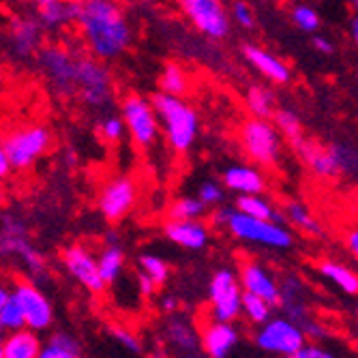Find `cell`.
<instances>
[{
	"instance_id": "obj_22",
	"label": "cell",
	"mask_w": 358,
	"mask_h": 358,
	"mask_svg": "<svg viewBox=\"0 0 358 358\" xmlns=\"http://www.w3.org/2000/svg\"><path fill=\"white\" fill-rule=\"evenodd\" d=\"M124 264H127L124 249L120 247L116 236H110L108 245L99 251V255H96V266H99V275H101L106 287L114 285L122 277Z\"/></svg>"
},
{
	"instance_id": "obj_51",
	"label": "cell",
	"mask_w": 358,
	"mask_h": 358,
	"mask_svg": "<svg viewBox=\"0 0 358 358\" xmlns=\"http://www.w3.org/2000/svg\"><path fill=\"white\" fill-rule=\"evenodd\" d=\"M5 202H7V187L3 180H0V206H3Z\"/></svg>"
},
{
	"instance_id": "obj_52",
	"label": "cell",
	"mask_w": 358,
	"mask_h": 358,
	"mask_svg": "<svg viewBox=\"0 0 358 358\" xmlns=\"http://www.w3.org/2000/svg\"><path fill=\"white\" fill-rule=\"evenodd\" d=\"M182 358H208V356H204V354H198V352H189V354H185Z\"/></svg>"
},
{
	"instance_id": "obj_16",
	"label": "cell",
	"mask_w": 358,
	"mask_h": 358,
	"mask_svg": "<svg viewBox=\"0 0 358 358\" xmlns=\"http://www.w3.org/2000/svg\"><path fill=\"white\" fill-rule=\"evenodd\" d=\"M7 41L17 58H32L43 45V28L37 17L15 15L7 26Z\"/></svg>"
},
{
	"instance_id": "obj_39",
	"label": "cell",
	"mask_w": 358,
	"mask_h": 358,
	"mask_svg": "<svg viewBox=\"0 0 358 358\" xmlns=\"http://www.w3.org/2000/svg\"><path fill=\"white\" fill-rule=\"evenodd\" d=\"M230 22H234L236 26L245 28V30H251L255 26V13L253 9L245 3V0H234L230 5Z\"/></svg>"
},
{
	"instance_id": "obj_32",
	"label": "cell",
	"mask_w": 358,
	"mask_h": 358,
	"mask_svg": "<svg viewBox=\"0 0 358 358\" xmlns=\"http://www.w3.org/2000/svg\"><path fill=\"white\" fill-rule=\"evenodd\" d=\"M208 208L195 195H180L168 206V219H204Z\"/></svg>"
},
{
	"instance_id": "obj_30",
	"label": "cell",
	"mask_w": 358,
	"mask_h": 358,
	"mask_svg": "<svg viewBox=\"0 0 358 358\" xmlns=\"http://www.w3.org/2000/svg\"><path fill=\"white\" fill-rule=\"evenodd\" d=\"M245 106L255 118H271L277 108V101H275V94L268 88L253 84L245 92Z\"/></svg>"
},
{
	"instance_id": "obj_10",
	"label": "cell",
	"mask_w": 358,
	"mask_h": 358,
	"mask_svg": "<svg viewBox=\"0 0 358 358\" xmlns=\"http://www.w3.org/2000/svg\"><path fill=\"white\" fill-rule=\"evenodd\" d=\"M138 195L140 187L136 178H131L129 174H120L110 178L101 187L99 198H96V208H99L101 217L108 223H120L134 213L138 204Z\"/></svg>"
},
{
	"instance_id": "obj_43",
	"label": "cell",
	"mask_w": 358,
	"mask_h": 358,
	"mask_svg": "<svg viewBox=\"0 0 358 358\" xmlns=\"http://www.w3.org/2000/svg\"><path fill=\"white\" fill-rule=\"evenodd\" d=\"M136 281H138V289H140V294H142V296H146V299H148V296H152L155 292L159 289V287H157V285L152 283V279H150V277H148L146 273H142V271L138 273Z\"/></svg>"
},
{
	"instance_id": "obj_15",
	"label": "cell",
	"mask_w": 358,
	"mask_h": 358,
	"mask_svg": "<svg viewBox=\"0 0 358 358\" xmlns=\"http://www.w3.org/2000/svg\"><path fill=\"white\" fill-rule=\"evenodd\" d=\"M236 277L243 292H251V294L264 299L273 309L279 307V283L262 262H257L255 257H241Z\"/></svg>"
},
{
	"instance_id": "obj_11",
	"label": "cell",
	"mask_w": 358,
	"mask_h": 358,
	"mask_svg": "<svg viewBox=\"0 0 358 358\" xmlns=\"http://www.w3.org/2000/svg\"><path fill=\"white\" fill-rule=\"evenodd\" d=\"M307 343L303 329L289 317H268L264 324H259V331L255 333V345L264 352L292 356L301 345Z\"/></svg>"
},
{
	"instance_id": "obj_36",
	"label": "cell",
	"mask_w": 358,
	"mask_h": 358,
	"mask_svg": "<svg viewBox=\"0 0 358 358\" xmlns=\"http://www.w3.org/2000/svg\"><path fill=\"white\" fill-rule=\"evenodd\" d=\"M195 198H198L206 208H217V206H221L223 200H225V187H223L219 180L208 178V180L200 182L198 193H195Z\"/></svg>"
},
{
	"instance_id": "obj_25",
	"label": "cell",
	"mask_w": 358,
	"mask_h": 358,
	"mask_svg": "<svg viewBox=\"0 0 358 358\" xmlns=\"http://www.w3.org/2000/svg\"><path fill=\"white\" fill-rule=\"evenodd\" d=\"M166 335H168L170 345H174L182 354L195 352V350H198V345H200L198 329H195L193 324L187 317H182V315H172L168 320Z\"/></svg>"
},
{
	"instance_id": "obj_27",
	"label": "cell",
	"mask_w": 358,
	"mask_h": 358,
	"mask_svg": "<svg viewBox=\"0 0 358 358\" xmlns=\"http://www.w3.org/2000/svg\"><path fill=\"white\" fill-rule=\"evenodd\" d=\"M37 20L43 30H60L71 24V0H43L35 5Z\"/></svg>"
},
{
	"instance_id": "obj_23",
	"label": "cell",
	"mask_w": 358,
	"mask_h": 358,
	"mask_svg": "<svg viewBox=\"0 0 358 358\" xmlns=\"http://www.w3.org/2000/svg\"><path fill=\"white\" fill-rule=\"evenodd\" d=\"M43 348L39 333L20 329L3 337V358H37Z\"/></svg>"
},
{
	"instance_id": "obj_37",
	"label": "cell",
	"mask_w": 358,
	"mask_h": 358,
	"mask_svg": "<svg viewBox=\"0 0 358 358\" xmlns=\"http://www.w3.org/2000/svg\"><path fill=\"white\" fill-rule=\"evenodd\" d=\"M124 122L118 114H103L99 120V136L108 144H118L124 138Z\"/></svg>"
},
{
	"instance_id": "obj_33",
	"label": "cell",
	"mask_w": 358,
	"mask_h": 358,
	"mask_svg": "<svg viewBox=\"0 0 358 358\" xmlns=\"http://www.w3.org/2000/svg\"><path fill=\"white\" fill-rule=\"evenodd\" d=\"M241 313H245V317L251 322V324H264L271 315H273V307L251 292H243L241 296Z\"/></svg>"
},
{
	"instance_id": "obj_1",
	"label": "cell",
	"mask_w": 358,
	"mask_h": 358,
	"mask_svg": "<svg viewBox=\"0 0 358 358\" xmlns=\"http://www.w3.org/2000/svg\"><path fill=\"white\" fill-rule=\"evenodd\" d=\"M71 22L90 56L118 60L134 43V26L116 0H71Z\"/></svg>"
},
{
	"instance_id": "obj_24",
	"label": "cell",
	"mask_w": 358,
	"mask_h": 358,
	"mask_svg": "<svg viewBox=\"0 0 358 358\" xmlns=\"http://www.w3.org/2000/svg\"><path fill=\"white\" fill-rule=\"evenodd\" d=\"M283 219H285V225H294L299 232L307 234V236H313V238H320L324 234V227L322 223L317 221V217L307 208V204L299 202V200H289L283 204Z\"/></svg>"
},
{
	"instance_id": "obj_42",
	"label": "cell",
	"mask_w": 358,
	"mask_h": 358,
	"mask_svg": "<svg viewBox=\"0 0 358 358\" xmlns=\"http://www.w3.org/2000/svg\"><path fill=\"white\" fill-rule=\"evenodd\" d=\"M287 358H337V356L333 352H327V350L320 348V345L305 343V345H301L294 354L287 356Z\"/></svg>"
},
{
	"instance_id": "obj_6",
	"label": "cell",
	"mask_w": 358,
	"mask_h": 358,
	"mask_svg": "<svg viewBox=\"0 0 358 358\" xmlns=\"http://www.w3.org/2000/svg\"><path fill=\"white\" fill-rule=\"evenodd\" d=\"M0 142H3L11 170H30L52 148L54 136L48 124L32 122L11 129Z\"/></svg>"
},
{
	"instance_id": "obj_26",
	"label": "cell",
	"mask_w": 358,
	"mask_h": 358,
	"mask_svg": "<svg viewBox=\"0 0 358 358\" xmlns=\"http://www.w3.org/2000/svg\"><path fill=\"white\" fill-rule=\"evenodd\" d=\"M236 210L255 217V219H264V221H273V223H285L283 213L277 210V206L264 198V193H249V195H238L236 198Z\"/></svg>"
},
{
	"instance_id": "obj_38",
	"label": "cell",
	"mask_w": 358,
	"mask_h": 358,
	"mask_svg": "<svg viewBox=\"0 0 358 358\" xmlns=\"http://www.w3.org/2000/svg\"><path fill=\"white\" fill-rule=\"evenodd\" d=\"M292 24H294L299 30H303V32H317V28H320V15H317V11L313 9V7H309V5H296L294 9H292Z\"/></svg>"
},
{
	"instance_id": "obj_47",
	"label": "cell",
	"mask_w": 358,
	"mask_h": 358,
	"mask_svg": "<svg viewBox=\"0 0 358 358\" xmlns=\"http://www.w3.org/2000/svg\"><path fill=\"white\" fill-rule=\"evenodd\" d=\"M345 249L350 251L352 257H358V232L356 230H350L348 236H345Z\"/></svg>"
},
{
	"instance_id": "obj_9",
	"label": "cell",
	"mask_w": 358,
	"mask_h": 358,
	"mask_svg": "<svg viewBox=\"0 0 358 358\" xmlns=\"http://www.w3.org/2000/svg\"><path fill=\"white\" fill-rule=\"evenodd\" d=\"M243 287L232 268H219L208 283V313L217 322H236L241 313Z\"/></svg>"
},
{
	"instance_id": "obj_41",
	"label": "cell",
	"mask_w": 358,
	"mask_h": 358,
	"mask_svg": "<svg viewBox=\"0 0 358 358\" xmlns=\"http://www.w3.org/2000/svg\"><path fill=\"white\" fill-rule=\"evenodd\" d=\"M112 335H114V337H116V341H118L120 345H124L129 352H134V354H142L144 345L140 343V339H138L136 335H131V333L124 331V329H120V327H114V329H112Z\"/></svg>"
},
{
	"instance_id": "obj_17",
	"label": "cell",
	"mask_w": 358,
	"mask_h": 358,
	"mask_svg": "<svg viewBox=\"0 0 358 358\" xmlns=\"http://www.w3.org/2000/svg\"><path fill=\"white\" fill-rule=\"evenodd\" d=\"M164 234L170 243L187 251H202L210 243V230L202 219H168Z\"/></svg>"
},
{
	"instance_id": "obj_34",
	"label": "cell",
	"mask_w": 358,
	"mask_h": 358,
	"mask_svg": "<svg viewBox=\"0 0 358 358\" xmlns=\"http://www.w3.org/2000/svg\"><path fill=\"white\" fill-rule=\"evenodd\" d=\"M138 264H140V271L146 273L157 287H164L168 283V279H170V266H168V262H166L164 257H159L155 253H142L138 257Z\"/></svg>"
},
{
	"instance_id": "obj_8",
	"label": "cell",
	"mask_w": 358,
	"mask_h": 358,
	"mask_svg": "<svg viewBox=\"0 0 358 358\" xmlns=\"http://www.w3.org/2000/svg\"><path fill=\"white\" fill-rule=\"evenodd\" d=\"M37 56V67L60 96L76 94V54L60 45H41Z\"/></svg>"
},
{
	"instance_id": "obj_2",
	"label": "cell",
	"mask_w": 358,
	"mask_h": 358,
	"mask_svg": "<svg viewBox=\"0 0 358 358\" xmlns=\"http://www.w3.org/2000/svg\"><path fill=\"white\" fill-rule=\"evenodd\" d=\"M148 99L155 108L159 129L164 134L168 146L176 155L189 152L200 134V116L195 112V108L187 103L182 96H174L166 92H155Z\"/></svg>"
},
{
	"instance_id": "obj_29",
	"label": "cell",
	"mask_w": 358,
	"mask_h": 358,
	"mask_svg": "<svg viewBox=\"0 0 358 358\" xmlns=\"http://www.w3.org/2000/svg\"><path fill=\"white\" fill-rule=\"evenodd\" d=\"M271 122L275 124L279 136L283 140H287L292 146H296L305 138L301 116L294 110H289V108H275V112L271 116Z\"/></svg>"
},
{
	"instance_id": "obj_54",
	"label": "cell",
	"mask_w": 358,
	"mask_h": 358,
	"mask_svg": "<svg viewBox=\"0 0 358 358\" xmlns=\"http://www.w3.org/2000/svg\"><path fill=\"white\" fill-rule=\"evenodd\" d=\"M0 358H3V331H0Z\"/></svg>"
},
{
	"instance_id": "obj_18",
	"label": "cell",
	"mask_w": 358,
	"mask_h": 358,
	"mask_svg": "<svg viewBox=\"0 0 358 358\" xmlns=\"http://www.w3.org/2000/svg\"><path fill=\"white\" fill-rule=\"evenodd\" d=\"M198 335L202 352L208 358H227V354L238 345V331L234 322H217L210 317Z\"/></svg>"
},
{
	"instance_id": "obj_40",
	"label": "cell",
	"mask_w": 358,
	"mask_h": 358,
	"mask_svg": "<svg viewBox=\"0 0 358 358\" xmlns=\"http://www.w3.org/2000/svg\"><path fill=\"white\" fill-rule=\"evenodd\" d=\"M48 345H52V348H56L60 352H67V354H73V356L82 358V343L73 335H69V333H52Z\"/></svg>"
},
{
	"instance_id": "obj_28",
	"label": "cell",
	"mask_w": 358,
	"mask_h": 358,
	"mask_svg": "<svg viewBox=\"0 0 358 358\" xmlns=\"http://www.w3.org/2000/svg\"><path fill=\"white\" fill-rule=\"evenodd\" d=\"M317 271L322 277H327L341 292H345L348 296L358 294V277L352 268H348L339 262H333V259H322V262L317 264Z\"/></svg>"
},
{
	"instance_id": "obj_13",
	"label": "cell",
	"mask_w": 358,
	"mask_h": 358,
	"mask_svg": "<svg viewBox=\"0 0 358 358\" xmlns=\"http://www.w3.org/2000/svg\"><path fill=\"white\" fill-rule=\"evenodd\" d=\"M11 294L22 307L26 329L43 333L54 324V307L50 299L41 292V287L30 283L28 279H15L11 283Z\"/></svg>"
},
{
	"instance_id": "obj_49",
	"label": "cell",
	"mask_w": 358,
	"mask_h": 358,
	"mask_svg": "<svg viewBox=\"0 0 358 358\" xmlns=\"http://www.w3.org/2000/svg\"><path fill=\"white\" fill-rule=\"evenodd\" d=\"M9 296H11V287L0 281V311H3V307H5V303H7Z\"/></svg>"
},
{
	"instance_id": "obj_3",
	"label": "cell",
	"mask_w": 358,
	"mask_h": 358,
	"mask_svg": "<svg viewBox=\"0 0 358 358\" xmlns=\"http://www.w3.org/2000/svg\"><path fill=\"white\" fill-rule=\"evenodd\" d=\"M210 221L217 227H225L236 241H243V243L279 249V251L294 247V234H292L289 227H285V223L255 219L236 208H225V206L215 208L210 215Z\"/></svg>"
},
{
	"instance_id": "obj_53",
	"label": "cell",
	"mask_w": 358,
	"mask_h": 358,
	"mask_svg": "<svg viewBox=\"0 0 358 358\" xmlns=\"http://www.w3.org/2000/svg\"><path fill=\"white\" fill-rule=\"evenodd\" d=\"M3 257H7V253H5V245H3V236H0V259Z\"/></svg>"
},
{
	"instance_id": "obj_7",
	"label": "cell",
	"mask_w": 358,
	"mask_h": 358,
	"mask_svg": "<svg viewBox=\"0 0 358 358\" xmlns=\"http://www.w3.org/2000/svg\"><path fill=\"white\" fill-rule=\"evenodd\" d=\"M124 131L140 150H148L159 140V120L148 96L138 92H127L120 99V114Z\"/></svg>"
},
{
	"instance_id": "obj_20",
	"label": "cell",
	"mask_w": 358,
	"mask_h": 358,
	"mask_svg": "<svg viewBox=\"0 0 358 358\" xmlns=\"http://www.w3.org/2000/svg\"><path fill=\"white\" fill-rule=\"evenodd\" d=\"M221 185L225 191H234L236 195L264 193L268 187L264 170L253 164H236L225 168L221 174Z\"/></svg>"
},
{
	"instance_id": "obj_14",
	"label": "cell",
	"mask_w": 358,
	"mask_h": 358,
	"mask_svg": "<svg viewBox=\"0 0 358 358\" xmlns=\"http://www.w3.org/2000/svg\"><path fill=\"white\" fill-rule=\"evenodd\" d=\"M60 262L64 271L69 273L73 281H78L86 292H90L92 296H101L106 294V283L99 275V266H96V255L84 247V245H69L64 247L60 253Z\"/></svg>"
},
{
	"instance_id": "obj_55",
	"label": "cell",
	"mask_w": 358,
	"mask_h": 358,
	"mask_svg": "<svg viewBox=\"0 0 358 358\" xmlns=\"http://www.w3.org/2000/svg\"><path fill=\"white\" fill-rule=\"evenodd\" d=\"M352 5H358V0H352Z\"/></svg>"
},
{
	"instance_id": "obj_45",
	"label": "cell",
	"mask_w": 358,
	"mask_h": 358,
	"mask_svg": "<svg viewBox=\"0 0 358 358\" xmlns=\"http://www.w3.org/2000/svg\"><path fill=\"white\" fill-rule=\"evenodd\" d=\"M37 358H78V356L67 354V352H60V350H56V348H52V345H43Z\"/></svg>"
},
{
	"instance_id": "obj_35",
	"label": "cell",
	"mask_w": 358,
	"mask_h": 358,
	"mask_svg": "<svg viewBox=\"0 0 358 358\" xmlns=\"http://www.w3.org/2000/svg\"><path fill=\"white\" fill-rule=\"evenodd\" d=\"M20 329H26V320H24V313H22L20 303L11 294L7 299L3 311H0V331L13 333V331H20Z\"/></svg>"
},
{
	"instance_id": "obj_48",
	"label": "cell",
	"mask_w": 358,
	"mask_h": 358,
	"mask_svg": "<svg viewBox=\"0 0 358 358\" xmlns=\"http://www.w3.org/2000/svg\"><path fill=\"white\" fill-rule=\"evenodd\" d=\"M161 309H164L166 313H174L178 309L176 296H164V299H161Z\"/></svg>"
},
{
	"instance_id": "obj_21",
	"label": "cell",
	"mask_w": 358,
	"mask_h": 358,
	"mask_svg": "<svg viewBox=\"0 0 358 358\" xmlns=\"http://www.w3.org/2000/svg\"><path fill=\"white\" fill-rule=\"evenodd\" d=\"M243 54H245V58H247V62L251 64V67L262 78H266L268 82L279 84V86L289 84L292 69L287 67V64L279 56H275L273 52L259 48V45H253V43H245L243 45Z\"/></svg>"
},
{
	"instance_id": "obj_46",
	"label": "cell",
	"mask_w": 358,
	"mask_h": 358,
	"mask_svg": "<svg viewBox=\"0 0 358 358\" xmlns=\"http://www.w3.org/2000/svg\"><path fill=\"white\" fill-rule=\"evenodd\" d=\"M11 166H9V159L5 155V148H3V142H0V180H7L11 176Z\"/></svg>"
},
{
	"instance_id": "obj_12",
	"label": "cell",
	"mask_w": 358,
	"mask_h": 358,
	"mask_svg": "<svg viewBox=\"0 0 358 358\" xmlns=\"http://www.w3.org/2000/svg\"><path fill=\"white\" fill-rule=\"evenodd\" d=\"M187 20L200 30L204 37L221 41L230 35V15L221 0H178Z\"/></svg>"
},
{
	"instance_id": "obj_50",
	"label": "cell",
	"mask_w": 358,
	"mask_h": 358,
	"mask_svg": "<svg viewBox=\"0 0 358 358\" xmlns=\"http://www.w3.org/2000/svg\"><path fill=\"white\" fill-rule=\"evenodd\" d=\"M350 37L354 43H358V17L356 15L350 17Z\"/></svg>"
},
{
	"instance_id": "obj_44",
	"label": "cell",
	"mask_w": 358,
	"mask_h": 358,
	"mask_svg": "<svg viewBox=\"0 0 358 358\" xmlns=\"http://www.w3.org/2000/svg\"><path fill=\"white\" fill-rule=\"evenodd\" d=\"M311 45H313V50H315L317 54H322V56H331V54L335 52L333 41H331V39H327V37H313Z\"/></svg>"
},
{
	"instance_id": "obj_5",
	"label": "cell",
	"mask_w": 358,
	"mask_h": 358,
	"mask_svg": "<svg viewBox=\"0 0 358 358\" xmlns=\"http://www.w3.org/2000/svg\"><path fill=\"white\" fill-rule=\"evenodd\" d=\"M76 94L94 112H106L112 106L114 80L103 60L94 56L76 58Z\"/></svg>"
},
{
	"instance_id": "obj_4",
	"label": "cell",
	"mask_w": 358,
	"mask_h": 358,
	"mask_svg": "<svg viewBox=\"0 0 358 358\" xmlns=\"http://www.w3.org/2000/svg\"><path fill=\"white\" fill-rule=\"evenodd\" d=\"M238 144L245 157L257 168H275L281 159L283 138L271 122V118H247L238 129Z\"/></svg>"
},
{
	"instance_id": "obj_19",
	"label": "cell",
	"mask_w": 358,
	"mask_h": 358,
	"mask_svg": "<svg viewBox=\"0 0 358 358\" xmlns=\"http://www.w3.org/2000/svg\"><path fill=\"white\" fill-rule=\"evenodd\" d=\"M294 150L299 152L303 164L309 168V172L315 174L317 178H322V180H337V178H341L339 168H337L335 159H333V155H331L327 144H320L315 140L303 138L294 146Z\"/></svg>"
},
{
	"instance_id": "obj_31",
	"label": "cell",
	"mask_w": 358,
	"mask_h": 358,
	"mask_svg": "<svg viewBox=\"0 0 358 358\" xmlns=\"http://www.w3.org/2000/svg\"><path fill=\"white\" fill-rule=\"evenodd\" d=\"M189 90V73L180 67L178 62H168L159 76V92L185 96Z\"/></svg>"
}]
</instances>
